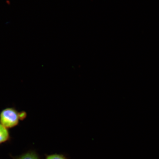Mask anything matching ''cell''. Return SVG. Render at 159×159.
<instances>
[{
    "label": "cell",
    "instance_id": "cell-1",
    "mask_svg": "<svg viewBox=\"0 0 159 159\" xmlns=\"http://www.w3.org/2000/svg\"><path fill=\"white\" fill-rule=\"evenodd\" d=\"M20 120H21L20 112L14 107H6L0 112V123L7 129L17 126Z\"/></svg>",
    "mask_w": 159,
    "mask_h": 159
},
{
    "label": "cell",
    "instance_id": "cell-2",
    "mask_svg": "<svg viewBox=\"0 0 159 159\" xmlns=\"http://www.w3.org/2000/svg\"><path fill=\"white\" fill-rule=\"evenodd\" d=\"M11 139L8 129L0 123V145L9 142Z\"/></svg>",
    "mask_w": 159,
    "mask_h": 159
},
{
    "label": "cell",
    "instance_id": "cell-3",
    "mask_svg": "<svg viewBox=\"0 0 159 159\" xmlns=\"http://www.w3.org/2000/svg\"><path fill=\"white\" fill-rule=\"evenodd\" d=\"M13 159H41L37 152L34 150H29L19 156L12 157Z\"/></svg>",
    "mask_w": 159,
    "mask_h": 159
},
{
    "label": "cell",
    "instance_id": "cell-4",
    "mask_svg": "<svg viewBox=\"0 0 159 159\" xmlns=\"http://www.w3.org/2000/svg\"><path fill=\"white\" fill-rule=\"evenodd\" d=\"M45 159H68L67 158L61 154L54 153L47 155Z\"/></svg>",
    "mask_w": 159,
    "mask_h": 159
}]
</instances>
